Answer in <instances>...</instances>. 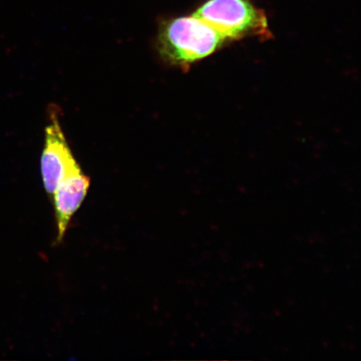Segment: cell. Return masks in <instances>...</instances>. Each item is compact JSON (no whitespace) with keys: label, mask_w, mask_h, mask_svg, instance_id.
Segmentation results:
<instances>
[{"label":"cell","mask_w":361,"mask_h":361,"mask_svg":"<svg viewBox=\"0 0 361 361\" xmlns=\"http://www.w3.org/2000/svg\"><path fill=\"white\" fill-rule=\"evenodd\" d=\"M224 39L218 31L200 18H178L169 23L162 30L161 51L174 63H191L211 55Z\"/></svg>","instance_id":"1"},{"label":"cell","mask_w":361,"mask_h":361,"mask_svg":"<svg viewBox=\"0 0 361 361\" xmlns=\"http://www.w3.org/2000/svg\"><path fill=\"white\" fill-rule=\"evenodd\" d=\"M193 16L207 23L224 39L269 33L265 13L251 0H209Z\"/></svg>","instance_id":"2"},{"label":"cell","mask_w":361,"mask_h":361,"mask_svg":"<svg viewBox=\"0 0 361 361\" xmlns=\"http://www.w3.org/2000/svg\"><path fill=\"white\" fill-rule=\"evenodd\" d=\"M76 164L57 117L52 113L51 123L45 129L44 147L40 159L44 188L49 195H53L59 184Z\"/></svg>","instance_id":"3"},{"label":"cell","mask_w":361,"mask_h":361,"mask_svg":"<svg viewBox=\"0 0 361 361\" xmlns=\"http://www.w3.org/2000/svg\"><path fill=\"white\" fill-rule=\"evenodd\" d=\"M90 178L76 164L63 179L53 193L57 228L56 243H61L69 228L72 218L87 196Z\"/></svg>","instance_id":"4"}]
</instances>
